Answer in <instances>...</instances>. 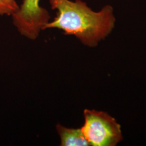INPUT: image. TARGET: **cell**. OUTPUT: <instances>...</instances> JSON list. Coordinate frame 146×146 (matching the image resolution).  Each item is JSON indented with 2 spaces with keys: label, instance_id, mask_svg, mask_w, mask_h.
<instances>
[{
  "label": "cell",
  "instance_id": "cell-1",
  "mask_svg": "<svg viewBox=\"0 0 146 146\" xmlns=\"http://www.w3.org/2000/svg\"><path fill=\"white\" fill-rule=\"evenodd\" d=\"M57 14L45 25L43 30L58 29L66 35L76 36L83 45L96 47L112 31L116 17L112 5H106L98 12L82 0H49Z\"/></svg>",
  "mask_w": 146,
  "mask_h": 146
},
{
  "label": "cell",
  "instance_id": "cell-2",
  "mask_svg": "<svg viewBox=\"0 0 146 146\" xmlns=\"http://www.w3.org/2000/svg\"><path fill=\"white\" fill-rule=\"evenodd\" d=\"M83 115L81 129L90 145L116 146L123 139L121 126L107 112L85 109Z\"/></svg>",
  "mask_w": 146,
  "mask_h": 146
},
{
  "label": "cell",
  "instance_id": "cell-3",
  "mask_svg": "<svg viewBox=\"0 0 146 146\" xmlns=\"http://www.w3.org/2000/svg\"><path fill=\"white\" fill-rule=\"evenodd\" d=\"M40 0H23L12 16L14 27L21 35L31 40L38 37L45 25L50 21L48 11L39 4Z\"/></svg>",
  "mask_w": 146,
  "mask_h": 146
},
{
  "label": "cell",
  "instance_id": "cell-4",
  "mask_svg": "<svg viewBox=\"0 0 146 146\" xmlns=\"http://www.w3.org/2000/svg\"><path fill=\"white\" fill-rule=\"evenodd\" d=\"M56 130L60 138L62 146H89L90 144L84 136L81 128L71 129L60 124L56 125Z\"/></svg>",
  "mask_w": 146,
  "mask_h": 146
},
{
  "label": "cell",
  "instance_id": "cell-5",
  "mask_svg": "<svg viewBox=\"0 0 146 146\" xmlns=\"http://www.w3.org/2000/svg\"><path fill=\"white\" fill-rule=\"evenodd\" d=\"M19 8L16 0H0V16H11Z\"/></svg>",
  "mask_w": 146,
  "mask_h": 146
}]
</instances>
